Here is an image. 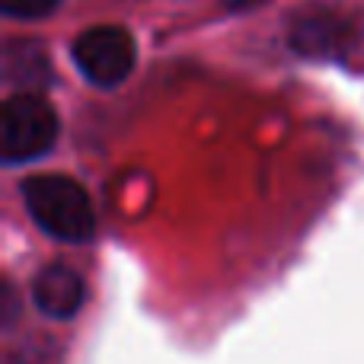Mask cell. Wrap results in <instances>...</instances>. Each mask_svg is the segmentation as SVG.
<instances>
[{
  "label": "cell",
  "mask_w": 364,
  "mask_h": 364,
  "mask_svg": "<svg viewBox=\"0 0 364 364\" xmlns=\"http://www.w3.org/2000/svg\"><path fill=\"white\" fill-rule=\"evenodd\" d=\"M26 211L48 237L64 243H83L96 230V211L87 188L77 179L48 173V176H29L23 182Z\"/></svg>",
  "instance_id": "1"
},
{
  "label": "cell",
  "mask_w": 364,
  "mask_h": 364,
  "mask_svg": "<svg viewBox=\"0 0 364 364\" xmlns=\"http://www.w3.org/2000/svg\"><path fill=\"white\" fill-rule=\"evenodd\" d=\"M58 132H61L58 112L42 96H10L0 115V154L6 164H29L55 147Z\"/></svg>",
  "instance_id": "2"
},
{
  "label": "cell",
  "mask_w": 364,
  "mask_h": 364,
  "mask_svg": "<svg viewBox=\"0 0 364 364\" xmlns=\"http://www.w3.org/2000/svg\"><path fill=\"white\" fill-rule=\"evenodd\" d=\"M74 64L93 87H119L138 61L134 36L122 26H93L74 42Z\"/></svg>",
  "instance_id": "3"
},
{
  "label": "cell",
  "mask_w": 364,
  "mask_h": 364,
  "mask_svg": "<svg viewBox=\"0 0 364 364\" xmlns=\"http://www.w3.org/2000/svg\"><path fill=\"white\" fill-rule=\"evenodd\" d=\"M32 301L51 320H70L87 304V284L68 265H48L32 282Z\"/></svg>",
  "instance_id": "4"
},
{
  "label": "cell",
  "mask_w": 364,
  "mask_h": 364,
  "mask_svg": "<svg viewBox=\"0 0 364 364\" xmlns=\"http://www.w3.org/2000/svg\"><path fill=\"white\" fill-rule=\"evenodd\" d=\"M336 19H329V16H310V19H301L297 23V29H294V45L301 51H316V38H323V45H326V51L329 48H336V36H339V29H336Z\"/></svg>",
  "instance_id": "5"
},
{
  "label": "cell",
  "mask_w": 364,
  "mask_h": 364,
  "mask_svg": "<svg viewBox=\"0 0 364 364\" xmlns=\"http://www.w3.org/2000/svg\"><path fill=\"white\" fill-rule=\"evenodd\" d=\"M6 16L13 19H42L61 6V0H0Z\"/></svg>",
  "instance_id": "6"
}]
</instances>
